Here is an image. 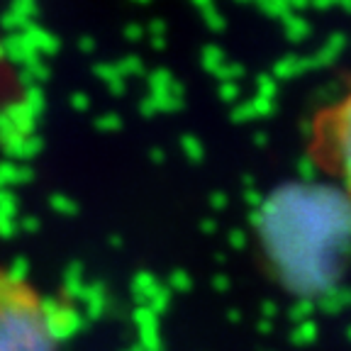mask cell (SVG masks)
Segmentation results:
<instances>
[{
    "mask_svg": "<svg viewBox=\"0 0 351 351\" xmlns=\"http://www.w3.org/2000/svg\"><path fill=\"white\" fill-rule=\"evenodd\" d=\"M0 351H59V327L44 293L0 266Z\"/></svg>",
    "mask_w": 351,
    "mask_h": 351,
    "instance_id": "1",
    "label": "cell"
},
{
    "mask_svg": "<svg viewBox=\"0 0 351 351\" xmlns=\"http://www.w3.org/2000/svg\"><path fill=\"white\" fill-rule=\"evenodd\" d=\"M305 154L351 213V81L310 117Z\"/></svg>",
    "mask_w": 351,
    "mask_h": 351,
    "instance_id": "2",
    "label": "cell"
}]
</instances>
